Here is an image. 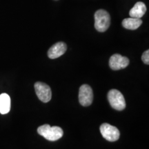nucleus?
<instances>
[{
  "mask_svg": "<svg viewBox=\"0 0 149 149\" xmlns=\"http://www.w3.org/2000/svg\"><path fill=\"white\" fill-rule=\"evenodd\" d=\"M37 133L49 141H57L62 137L64 131L59 126H51L44 124L37 128Z\"/></svg>",
  "mask_w": 149,
  "mask_h": 149,
  "instance_id": "1",
  "label": "nucleus"
},
{
  "mask_svg": "<svg viewBox=\"0 0 149 149\" xmlns=\"http://www.w3.org/2000/svg\"><path fill=\"white\" fill-rule=\"evenodd\" d=\"M111 24V17L105 10H97L95 13V28L99 32H105Z\"/></svg>",
  "mask_w": 149,
  "mask_h": 149,
  "instance_id": "2",
  "label": "nucleus"
},
{
  "mask_svg": "<svg viewBox=\"0 0 149 149\" xmlns=\"http://www.w3.org/2000/svg\"><path fill=\"white\" fill-rule=\"evenodd\" d=\"M108 100L111 107L117 111H122L126 108L125 99L120 91L111 89L108 93Z\"/></svg>",
  "mask_w": 149,
  "mask_h": 149,
  "instance_id": "3",
  "label": "nucleus"
},
{
  "mask_svg": "<svg viewBox=\"0 0 149 149\" xmlns=\"http://www.w3.org/2000/svg\"><path fill=\"white\" fill-rule=\"evenodd\" d=\"M100 132L104 138L109 141H115L120 138V133L118 128L108 123H104L100 126Z\"/></svg>",
  "mask_w": 149,
  "mask_h": 149,
  "instance_id": "4",
  "label": "nucleus"
},
{
  "mask_svg": "<svg viewBox=\"0 0 149 149\" xmlns=\"http://www.w3.org/2000/svg\"><path fill=\"white\" fill-rule=\"evenodd\" d=\"M35 90L37 97L41 101L47 103L51 100V89L48 85L43 82H36L35 84Z\"/></svg>",
  "mask_w": 149,
  "mask_h": 149,
  "instance_id": "5",
  "label": "nucleus"
},
{
  "mask_svg": "<svg viewBox=\"0 0 149 149\" xmlns=\"http://www.w3.org/2000/svg\"><path fill=\"white\" fill-rule=\"evenodd\" d=\"M93 93L91 87L88 84L81 86L79 91V102L83 107H88L93 103Z\"/></svg>",
  "mask_w": 149,
  "mask_h": 149,
  "instance_id": "6",
  "label": "nucleus"
},
{
  "mask_svg": "<svg viewBox=\"0 0 149 149\" xmlns=\"http://www.w3.org/2000/svg\"><path fill=\"white\" fill-rule=\"evenodd\" d=\"M129 62V59L126 57H124L120 54H115L112 55L109 59V66L112 70H118L127 67Z\"/></svg>",
  "mask_w": 149,
  "mask_h": 149,
  "instance_id": "7",
  "label": "nucleus"
},
{
  "mask_svg": "<svg viewBox=\"0 0 149 149\" xmlns=\"http://www.w3.org/2000/svg\"><path fill=\"white\" fill-rule=\"evenodd\" d=\"M67 46L64 42H57L50 48L48 51V56L50 59H56L61 57L66 53Z\"/></svg>",
  "mask_w": 149,
  "mask_h": 149,
  "instance_id": "8",
  "label": "nucleus"
},
{
  "mask_svg": "<svg viewBox=\"0 0 149 149\" xmlns=\"http://www.w3.org/2000/svg\"><path fill=\"white\" fill-rule=\"evenodd\" d=\"M146 12V6L144 3L138 1L134 5V6L129 11V15L130 17L141 19V17L144 15Z\"/></svg>",
  "mask_w": 149,
  "mask_h": 149,
  "instance_id": "9",
  "label": "nucleus"
},
{
  "mask_svg": "<svg viewBox=\"0 0 149 149\" xmlns=\"http://www.w3.org/2000/svg\"><path fill=\"white\" fill-rule=\"evenodd\" d=\"M10 110V98L8 94L2 93L0 95V113L7 114Z\"/></svg>",
  "mask_w": 149,
  "mask_h": 149,
  "instance_id": "10",
  "label": "nucleus"
},
{
  "mask_svg": "<svg viewBox=\"0 0 149 149\" xmlns=\"http://www.w3.org/2000/svg\"><path fill=\"white\" fill-rule=\"evenodd\" d=\"M142 24L141 19L139 18H126L122 21V26L126 29L136 30Z\"/></svg>",
  "mask_w": 149,
  "mask_h": 149,
  "instance_id": "11",
  "label": "nucleus"
},
{
  "mask_svg": "<svg viewBox=\"0 0 149 149\" xmlns=\"http://www.w3.org/2000/svg\"><path fill=\"white\" fill-rule=\"evenodd\" d=\"M141 59L144 61V64L147 65L149 64V51L147 50L144 52V53L142 54V56H141Z\"/></svg>",
  "mask_w": 149,
  "mask_h": 149,
  "instance_id": "12",
  "label": "nucleus"
}]
</instances>
